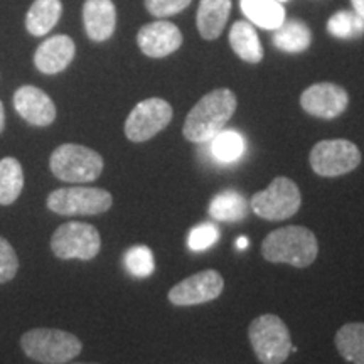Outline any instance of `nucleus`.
<instances>
[{"label": "nucleus", "mask_w": 364, "mask_h": 364, "mask_svg": "<svg viewBox=\"0 0 364 364\" xmlns=\"http://www.w3.org/2000/svg\"><path fill=\"white\" fill-rule=\"evenodd\" d=\"M24 188V172L17 159L6 157L0 161V204L9 206L19 198Z\"/></svg>", "instance_id": "24"}, {"label": "nucleus", "mask_w": 364, "mask_h": 364, "mask_svg": "<svg viewBox=\"0 0 364 364\" xmlns=\"http://www.w3.org/2000/svg\"><path fill=\"white\" fill-rule=\"evenodd\" d=\"M336 348L346 361L364 364V322H349L336 332Z\"/></svg>", "instance_id": "21"}, {"label": "nucleus", "mask_w": 364, "mask_h": 364, "mask_svg": "<svg viewBox=\"0 0 364 364\" xmlns=\"http://www.w3.org/2000/svg\"><path fill=\"white\" fill-rule=\"evenodd\" d=\"M136 43L149 58H166L182 46L179 27L172 22L159 21L144 26L136 34Z\"/></svg>", "instance_id": "13"}, {"label": "nucleus", "mask_w": 364, "mask_h": 364, "mask_svg": "<svg viewBox=\"0 0 364 364\" xmlns=\"http://www.w3.org/2000/svg\"><path fill=\"white\" fill-rule=\"evenodd\" d=\"M235 110L236 97L233 91L228 88L213 90L188 113L182 134L189 142L206 144L225 129Z\"/></svg>", "instance_id": "1"}, {"label": "nucleus", "mask_w": 364, "mask_h": 364, "mask_svg": "<svg viewBox=\"0 0 364 364\" xmlns=\"http://www.w3.org/2000/svg\"><path fill=\"white\" fill-rule=\"evenodd\" d=\"M191 2L193 0H145V7L152 16L169 17L184 11Z\"/></svg>", "instance_id": "30"}, {"label": "nucleus", "mask_w": 364, "mask_h": 364, "mask_svg": "<svg viewBox=\"0 0 364 364\" xmlns=\"http://www.w3.org/2000/svg\"><path fill=\"white\" fill-rule=\"evenodd\" d=\"M230 46L243 61L252 63V65H257L263 59V48L260 39H258L255 27L248 24V22L240 21L231 27Z\"/></svg>", "instance_id": "19"}, {"label": "nucleus", "mask_w": 364, "mask_h": 364, "mask_svg": "<svg viewBox=\"0 0 364 364\" xmlns=\"http://www.w3.org/2000/svg\"><path fill=\"white\" fill-rule=\"evenodd\" d=\"M49 167L59 181L85 184L98 179L103 172V159L85 145L65 144L51 154Z\"/></svg>", "instance_id": "5"}, {"label": "nucleus", "mask_w": 364, "mask_h": 364, "mask_svg": "<svg viewBox=\"0 0 364 364\" xmlns=\"http://www.w3.org/2000/svg\"><path fill=\"white\" fill-rule=\"evenodd\" d=\"M172 107L162 98H147L130 112L125 122V135L132 142L140 144L156 136L171 124Z\"/></svg>", "instance_id": "10"}, {"label": "nucleus", "mask_w": 364, "mask_h": 364, "mask_svg": "<svg viewBox=\"0 0 364 364\" xmlns=\"http://www.w3.org/2000/svg\"><path fill=\"white\" fill-rule=\"evenodd\" d=\"M124 265L130 275L136 279H145L150 277L156 270V262H154L152 250L145 245H134L127 250L124 255Z\"/></svg>", "instance_id": "27"}, {"label": "nucleus", "mask_w": 364, "mask_h": 364, "mask_svg": "<svg viewBox=\"0 0 364 364\" xmlns=\"http://www.w3.org/2000/svg\"><path fill=\"white\" fill-rule=\"evenodd\" d=\"M4 125H6V113H4V105L0 102V134H2Z\"/></svg>", "instance_id": "33"}, {"label": "nucleus", "mask_w": 364, "mask_h": 364, "mask_svg": "<svg viewBox=\"0 0 364 364\" xmlns=\"http://www.w3.org/2000/svg\"><path fill=\"white\" fill-rule=\"evenodd\" d=\"M327 31L339 39H356L364 34V19L356 12H336L327 22Z\"/></svg>", "instance_id": "26"}, {"label": "nucleus", "mask_w": 364, "mask_h": 364, "mask_svg": "<svg viewBox=\"0 0 364 364\" xmlns=\"http://www.w3.org/2000/svg\"><path fill=\"white\" fill-rule=\"evenodd\" d=\"M311 167L321 177H339L349 174L361 164L358 145L344 139L322 140L311 150Z\"/></svg>", "instance_id": "9"}, {"label": "nucleus", "mask_w": 364, "mask_h": 364, "mask_svg": "<svg viewBox=\"0 0 364 364\" xmlns=\"http://www.w3.org/2000/svg\"><path fill=\"white\" fill-rule=\"evenodd\" d=\"M208 213L216 221H241L248 215V203L236 191H225L213 198Z\"/></svg>", "instance_id": "23"}, {"label": "nucleus", "mask_w": 364, "mask_h": 364, "mask_svg": "<svg viewBox=\"0 0 364 364\" xmlns=\"http://www.w3.org/2000/svg\"><path fill=\"white\" fill-rule=\"evenodd\" d=\"M312 34L300 21H287L273 33V44L285 53H302L311 46Z\"/></svg>", "instance_id": "22"}, {"label": "nucleus", "mask_w": 364, "mask_h": 364, "mask_svg": "<svg viewBox=\"0 0 364 364\" xmlns=\"http://www.w3.org/2000/svg\"><path fill=\"white\" fill-rule=\"evenodd\" d=\"M241 11L250 22L267 31H275L285 22V9L279 0H240Z\"/></svg>", "instance_id": "18"}, {"label": "nucleus", "mask_w": 364, "mask_h": 364, "mask_svg": "<svg viewBox=\"0 0 364 364\" xmlns=\"http://www.w3.org/2000/svg\"><path fill=\"white\" fill-rule=\"evenodd\" d=\"M279 2H285V0H279Z\"/></svg>", "instance_id": "34"}, {"label": "nucleus", "mask_w": 364, "mask_h": 364, "mask_svg": "<svg viewBox=\"0 0 364 364\" xmlns=\"http://www.w3.org/2000/svg\"><path fill=\"white\" fill-rule=\"evenodd\" d=\"M83 22L88 38L103 43L115 33L117 9L112 0H86L83 6Z\"/></svg>", "instance_id": "16"}, {"label": "nucleus", "mask_w": 364, "mask_h": 364, "mask_svg": "<svg viewBox=\"0 0 364 364\" xmlns=\"http://www.w3.org/2000/svg\"><path fill=\"white\" fill-rule=\"evenodd\" d=\"M225 289V280L216 270H203L188 277L169 290L171 304L179 307L199 306L220 297Z\"/></svg>", "instance_id": "11"}, {"label": "nucleus", "mask_w": 364, "mask_h": 364, "mask_svg": "<svg viewBox=\"0 0 364 364\" xmlns=\"http://www.w3.org/2000/svg\"><path fill=\"white\" fill-rule=\"evenodd\" d=\"M302 204L299 186L289 177H275L267 189L258 191L250 199V208L267 221H284L297 215Z\"/></svg>", "instance_id": "6"}, {"label": "nucleus", "mask_w": 364, "mask_h": 364, "mask_svg": "<svg viewBox=\"0 0 364 364\" xmlns=\"http://www.w3.org/2000/svg\"><path fill=\"white\" fill-rule=\"evenodd\" d=\"M349 105L348 91L334 83H316L304 91L300 97V107L309 115L332 120L344 113Z\"/></svg>", "instance_id": "12"}, {"label": "nucleus", "mask_w": 364, "mask_h": 364, "mask_svg": "<svg viewBox=\"0 0 364 364\" xmlns=\"http://www.w3.org/2000/svg\"><path fill=\"white\" fill-rule=\"evenodd\" d=\"M102 248V238L93 225L80 221L65 223L53 233L51 250L61 260H93Z\"/></svg>", "instance_id": "7"}, {"label": "nucleus", "mask_w": 364, "mask_h": 364, "mask_svg": "<svg viewBox=\"0 0 364 364\" xmlns=\"http://www.w3.org/2000/svg\"><path fill=\"white\" fill-rule=\"evenodd\" d=\"M21 346L27 358L43 364H65L83 349L81 341L71 332L46 327L27 331L22 336Z\"/></svg>", "instance_id": "3"}, {"label": "nucleus", "mask_w": 364, "mask_h": 364, "mask_svg": "<svg viewBox=\"0 0 364 364\" xmlns=\"http://www.w3.org/2000/svg\"><path fill=\"white\" fill-rule=\"evenodd\" d=\"M213 157L221 164H233L245 154V139L235 130H221L211 140Z\"/></svg>", "instance_id": "25"}, {"label": "nucleus", "mask_w": 364, "mask_h": 364, "mask_svg": "<svg viewBox=\"0 0 364 364\" xmlns=\"http://www.w3.org/2000/svg\"><path fill=\"white\" fill-rule=\"evenodd\" d=\"M220 240V230L213 223H201L189 231L188 245L193 252H204Z\"/></svg>", "instance_id": "28"}, {"label": "nucleus", "mask_w": 364, "mask_h": 364, "mask_svg": "<svg viewBox=\"0 0 364 364\" xmlns=\"http://www.w3.org/2000/svg\"><path fill=\"white\" fill-rule=\"evenodd\" d=\"M76 48L71 38L65 34L46 39L36 51V68L44 75H58L71 65Z\"/></svg>", "instance_id": "15"}, {"label": "nucleus", "mask_w": 364, "mask_h": 364, "mask_svg": "<svg viewBox=\"0 0 364 364\" xmlns=\"http://www.w3.org/2000/svg\"><path fill=\"white\" fill-rule=\"evenodd\" d=\"M61 0H36L26 17V26L33 36H46L61 17Z\"/></svg>", "instance_id": "20"}, {"label": "nucleus", "mask_w": 364, "mask_h": 364, "mask_svg": "<svg viewBox=\"0 0 364 364\" xmlns=\"http://www.w3.org/2000/svg\"><path fill=\"white\" fill-rule=\"evenodd\" d=\"M78 364H81V363H78Z\"/></svg>", "instance_id": "35"}, {"label": "nucleus", "mask_w": 364, "mask_h": 364, "mask_svg": "<svg viewBox=\"0 0 364 364\" xmlns=\"http://www.w3.org/2000/svg\"><path fill=\"white\" fill-rule=\"evenodd\" d=\"M236 247H238V250L248 248V238H245V236H240V238L236 240Z\"/></svg>", "instance_id": "32"}, {"label": "nucleus", "mask_w": 364, "mask_h": 364, "mask_svg": "<svg viewBox=\"0 0 364 364\" xmlns=\"http://www.w3.org/2000/svg\"><path fill=\"white\" fill-rule=\"evenodd\" d=\"M14 108L27 124L36 127L51 125L56 118V107L53 100L36 86H21L14 95Z\"/></svg>", "instance_id": "14"}, {"label": "nucleus", "mask_w": 364, "mask_h": 364, "mask_svg": "<svg viewBox=\"0 0 364 364\" xmlns=\"http://www.w3.org/2000/svg\"><path fill=\"white\" fill-rule=\"evenodd\" d=\"M318 243L306 226H285L272 231L262 243V255L270 263L306 268L316 262Z\"/></svg>", "instance_id": "2"}, {"label": "nucleus", "mask_w": 364, "mask_h": 364, "mask_svg": "<svg viewBox=\"0 0 364 364\" xmlns=\"http://www.w3.org/2000/svg\"><path fill=\"white\" fill-rule=\"evenodd\" d=\"M17 270H19V260H17L14 247L0 236V284L12 280Z\"/></svg>", "instance_id": "29"}, {"label": "nucleus", "mask_w": 364, "mask_h": 364, "mask_svg": "<svg viewBox=\"0 0 364 364\" xmlns=\"http://www.w3.org/2000/svg\"><path fill=\"white\" fill-rule=\"evenodd\" d=\"M231 11V0H201L198 9V29L204 39L215 41L225 29Z\"/></svg>", "instance_id": "17"}, {"label": "nucleus", "mask_w": 364, "mask_h": 364, "mask_svg": "<svg viewBox=\"0 0 364 364\" xmlns=\"http://www.w3.org/2000/svg\"><path fill=\"white\" fill-rule=\"evenodd\" d=\"M113 198L98 188H63L48 196V208L63 216H95L112 208Z\"/></svg>", "instance_id": "8"}, {"label": "nucleus", "mask_w": 364, "mask_h": 364, "mask_svg": "<svg viewBox=\"0 0 364 364\" xmlns=\"http://www.w3.org/2000/svg\"><path fill=\"white\" fill-rule=\"evenodd\" d=\"M255 356L263 364H282L292 349L289 327L275 314H263L248 327Z\"/></svg>", "instance_id": "4"}, {"label": "nucleus", "mask_w": 364, "mask_h": 364, "mask_svg": "<svg viewBox=\"0 0 364 364\" xmlns=\"http://www.w3.org/2000/svg\"><path fill=\"white\" fill-rule=\"evenodd\" d=\"M351 2H353L354 12L359 14V16L364 19V0H351Z\"/></svg>", "instance_id": "31"}]
</instances>
